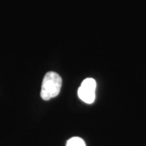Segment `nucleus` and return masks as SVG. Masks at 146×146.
<instances>
[{
	"mask_svg": "<svg viewBox=\"0 0 146 146\" xmlns=\"http://www.w3.org/2000/svg\"><path fill=\"white\" fill-rule=\"evenodd\" d=\"M67 146H86L83 139L80 137H72L67 142Z\"/></svg>",
	"mask_w": 146,
	"mask_h": 146,
	"instance_id": "3",
	"label": "nucleus"
},
{
	"mask_svg": "<svg viewBox=\"0 0 146 146\" xmlns=\"http://www.w3.org/2000/svg\"><path fill=\"white\" fill-rule=\"evenodd\" d=\"M96 81L93 78H87L84 80L78 89V96L85 103L91 104L95 100Z\"/></svg>",
	"mask_w": 146,
	"mask_h": 146,
	"instance_id": "2",
	"label": "nucleus"
},
{
	"mask_svg": "<svg viewBox=\"0 0 146 146\" xmlns=\"http://www.w3.org/2000/svg\"><path fill=\"white\" fill-rule=\"evenodd\" d=\"M62 87V78L56 72H49L43 79L41 90V97L43 100L48 101L57 97Z\"/></svg>",
	"mask_w": 146,
	"mask_h": 146,
	"instance_id": "1",
	"label": "nucleus"
}]
</instances>
